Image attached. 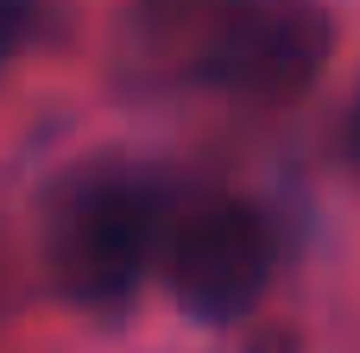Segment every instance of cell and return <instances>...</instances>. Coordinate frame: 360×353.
<instances>
[{"instance_id": "obj_2", "label": "cell", "mask_w": 360, "mask_h": 353, "mask_svg": "<svg viewBox=\"0 0 360 353\" xmlns=\"http://www.w3.org/2000/svg\"><path fill=\"white\" fill-rule=\"evenodd\" d=\"M165 284L196 322H240L272 284V227L253 202H202L165 246Z\"/></svg>"}, {"instance_id": "obj_3", "label": "cell", "mask_w": 360, "mask_h": 353, "mask_svg": "<svg viewBox=\"0 0 360 353\" xmlns=\"http://www.w3.org/2000/svg\"><path fill=\"white\" fill-rule=\"evenodd\" d=\"M335 51V25L316 0H253L221 19L202 51V82L247 95V101H291L304 95Z\"/></svg>"}, {"instance_id": "obj_1", "label": "cell", "mask_w": 360, "mask_h": 353, "mask_svg": "<svg viewBox=\"0 0 360 353\" xmlns=\"http://www.w3.org/2000/svg\"><path fill=\"white\" fill-rule=\"evenodd\" d=\"M158 246V189L133 164H76L44 196V265L70 303H120Z\"/></svg>"}, {"instance_id": "obj_5", "label": "cell", "mask_w": 360, "mask_h": 353, "mask_svg": "<svg viewBox=\"0 0 360 353\" xmlns=\"http://www.w3.org/2000/svg\"><path fill=\"white\" fill-rule=\"evenodd\" d=\"M253 353H297V335H253Z\"/></svg>"}, {"instance_id": "obj_4", "label": "cell", "mask_w": 360, "mask_h": 353, "mask_svg": "<svg viewBox=\"0 0 360 353\" xmlns=\"http://www.w3.org/2000/svg\"><path fill=\"white\" fill-rule=\"evenodd\" d=\"M32 25H38V0H0V63L32 38Z\"/></svg>"}, {"instance_id": "obj_6", "label": "cell", "mask_w": 360, "mask_h": 353, "mask_svg": "<svg viewBox=\"0 0 360 353\" xmlns=\"http://www.w3.org/2000/svg\"><path fill=\"white\" fill-rule=\"evenodd\" d=\"M348 152H354V164H360V107H354V120H348Z\"/></svg>"}]
</instances>
